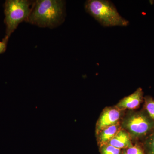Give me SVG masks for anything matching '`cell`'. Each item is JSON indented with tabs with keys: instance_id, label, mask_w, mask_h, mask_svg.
<instances>
[{
	"instance_id": "cell-1",
	"label": "cell",
	"mask_w": 154,
	"mask_h": 154,
	"mask_svg": "<svg viewBox=\"0 0 154 154\" xmlns=\"http://www.w3.org/2000/svg\"><path fill=\"white\" fill-rule=\"evenodd\" d=\"M64 16V1L38 0L33 2L28 22L42 28H53L61 24Z\"/></svg>"
},
{
	"instance_id": "cell-2",
	"label": "cell",
	"mask_w": 154,
	"mask_h": 154,
	"mask_svg": "<svg viewBox=\"0 0 154 154\" xmlns=\"http://www.w3.org/2000/svg\"><path fill=\"white\" fill-rule=\"evenodd\" d=\"M85 8L88 14L104 27H126L129 24L110 1L88 0L85 3Z\"/></svg>"
},
{
	"instance_id": "cell-3",
	"label": "cell",
	"mask_w": 154,
	"mask_h": 154,
	"mask_svg": "<svg viewBox=\"0 0 154 154\" xmlns=\"http://www.w3.org/2000/svg\"><path fill=\"white\" fill-rule=\"evenodd\" d=\"M33 2L28 0H7L4 5L5 23L6 26L5 38L9 39L21 22H28Z\"/></svg>"
},
{
	"instance_id": "cell-4",
	"label": "cell",
	"mask_w": 154,
	"mask_h": 154,
	"mask_svg": "<svg viewBox=\"0 0 154 154\" xmlns=\"http://www.w3.org/2000/svg\"><path fill=\"white\" fill-rule=\"evenodd\" d=\"M124 126L136 137L143 136L154 127V121L149 116L142 113H135L127 119Z\"/></svg>"
},
{
	"instance_id": "cell-5",
	"label": "cell",
	"mask_w": 154,
	"mask_h": 154,
	"mask_svg": "<svg viewBox=\"0 0 154 154\" xmlns=\"http://www.w3.org/2000/svg\"><path fill=\"white\" fill-rule=\"evenodd\" d=\"M120 114L119 111L116 109H107L102 113L97 124V129L101 131L107 127L116 124Z\"/></svg>"
},
{
	"instance_id": "cell-6",
	"label": "cell",
	"mask_w": 154,
	"mask_h": 154,
	"mask_svg": "<svg viewBox=\"0 0 154 154\" xmlns=\"http://www.w3.org/2000/svg\"><path fill=\"white\" fill-rule=\"evenodd\" d=\"M143 94L142 89L139 88L134 93L121 100L117 107L120 109H135L142 102Z\"/></svg>"
},
{
	"instance_id": "cell-7",
	"label": "cell",
	"mask_w": 154,
	"mask_h": 154,
	"mask_svg": "<svg viewBox=\"0 0 154 154\" xmlns=\"http://www.w3.org/2000/svg\"><path fill=\"white\" fill-rule=\"evenodd\" d=\"M107 143L119 149L129 148L132 146L129 135L122 130L117 132Z\"/></svg>"
},
{
	"instance_id": "cell-8",
	"label": "cell",
	"mask_w": 154,
	"mask_h": 154,
	"mask_svg": "<svg viewBox=\"0 0 154 154\" xmlns=\"http://www.w3.org/2000/svg\"><path fill=\"white\" fill-rule=\"evenodd\" d=\"M118 129V125L116 124L106 128L102 130L100 135V143L102 144L108 143L109 141L116 134Z\"/></svg>"
},
{
	"instance_id": "cell-9",
	"label": "cell",
	"mask_w": 154,
	"mask_h": 154,
	"mask_svg": "<svg viewBox=\"0 0 154 154\" xmlns=\"http://www.w3.org/2000/svg\"><path fill=\"white\" fill-rule=\"evenodd\" d=\"M145 107L149 117L154 121V100L151 97H146Z\"/></svg>"
},
{
	"instance_id": "cell-10",
	"label": "cell",
	"mask_w": 154,
	"mask_h": 154,
	"mask_svg": "<svg viewBox=\"0 0 154 154\" xmlns=\"http://www.w3.org/2000/svg\"><path fill=\"white\" fill-rule=\"evenodd\" d=\"M120 149L107 144L103 146L102 149V154H120Z\"/></svg>"
},
{
	"instance_id": "cell-11",
	"label": "cell",
	"mask_w": 154,
	"mask_h": 154,
	"mask_svg": "<svg viewBox=\"0 0 154 154\" xmlns=\"http://www.w3.org/2000/svg\"><path fill=\"white\" fill-rule=\"evenodd\" d=\"M146 144L149 154H154V133L148 139Z\"/></svg>"
},
{
	"instance_id": "cell-12",
	"label": "cell",
	"mask_w": 154,
	"mask_h": 154,
	"mask_svg": "<svg viewBox=\"0 0 154 154\" xmlns=\"http://www.w3.org/2000/svg\"><path fill=\"white\" fill-rule=\"evenodd\" d=\"M127 154H144L140 149L137 146H132L128 148L127 150Z\"/></svg>"
},
{
	"instance_id": "cell-13",
	"label": "cell",
	"mask_w": 154,
	"mask_h": 154,
	"mask_svg": "<svg viewBox=\"0 0 154 154\" xmlns=\"http://www.w3.org/2000/svg\"><path fill=\"white\" fill-rule=\"evenodd\" d=\"M8 40L9 39L5 37L2 41H0V54L3 53L6 51Z\"/></svg>"
},
{
	"instance_id": "cell-14",
	"label": "cell",
	"mask_w": 154,
	"mask_h": 154,
	"mask_svg": "<svg viewBox=\"0 0 154 154\" xmlns=\"http://www.w3.org/2000/svg\"><path fill=\"white\" fill-rule=\"evenodd\" d=\"M124 154H127V153H124Z\"/></svg>"
}]
</instances>
